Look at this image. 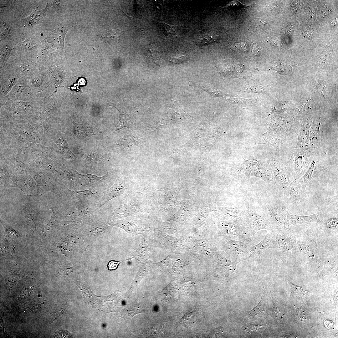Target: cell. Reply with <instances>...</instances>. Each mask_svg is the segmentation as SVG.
Segmentation results:
<instances>
[{
  "mask_svg": "<svg viewBox=\"0 0 338 338\" xmlns=\"http://www.w3.org/2000/svg\"><path fill=\"white\" fill-rule=\"evenodd\" d=\"M317 149L310 147L297 148L289 152L287 159V168L294 181L300 178L306 172L317 153Z\"/></svg>",
  "mask_w": 338,
  "mask_h": 338,
  "instance_id": "obj_1",
  "label": "cell"
},
{
  "mask_svg": "<svg viewBox=\"0 0 338 338\" xmlns=\"http://www.w3.org/2000/svg\"><path fill=\"white\" fill-rule=\"evenodd\" d=\"M0 101L19 100L25 101H39L32 92L28 79L21 77L4 98Z\"/></svg>",
  "mask_w": 338,
  "mask_h": 338,
  "instance_id": "obj_2",
  "label": "cell"
},
{
  "mask_svg": "<svg viewBox=\"0 0 338 338\" xmlns=\"http://www.w3.org/2000/svg\"><path fill=\"white\" fill-rule=\"evenodd\" d=\"M272 168L275 182L278 187L284 192L291 182L290 175L287 167L276 157H272L269 161Z\"/></svg>",
  "mask_w": 338,
  "mask_h": 338,
  "instance_id": "obj_3",
  "label": "cell"
},
{
  "mask_svg": "<svg viewBox=\"0 0 338 338\" xmlns=\"http://www.w3.org/2000/svg\"><path fill=\"white\" fill-rule=\"evenodd\" d=\"M28 80L32 92L37 98L38 94L41 92H45L52 84L49 70L43 72L36 71Z\"/></svg>",
  "mask_w": 338,
  "mask_h": 338,
  "instance_id": "obj_4",
  "label": "cell"
},
{
  "mask_svg": "<svg viewBox=\"0 0 338 338\" xmlns=\"http://www.w3.org/2000/svg\"><path fill=\"white\" fill-rule=\"evenodd\" d=\"M325 120L323 116H315L311 119L310 129L309 147L317 148L322 141L323 136V126Z\"/></svg>",
  "mask_w": 338,
  "mask_h": 338,
  "instance_id": "obj_5",
  "label": "cell"
},
{
  "mask_svg": "<svg viewBox=\"0 0 338 338\" xmlns=\"http://www.w3.org/2000/svg\"><path fill=\"white\" fill-rule=\"evenodd\" d=\"M305 191L298 182L294 181L288 186L284 193L289 203L295 207L305 201Z\"/></svg>",
  "mask_w": 338,
  "mask_h": 338,
  "instance_id": "obj_6",
  "label": "cell"
},
{
  "mask_svg": "<svg viewBox=\"0 0 338 338\" xmlns=\"http://www.w3.org/2000/svg\"><path fill=\"white\" fill-rule=\"evenodd\" d=\"M327 169L322 164L321 158L316 153L312 159L308 169L304 174L299 179L298 182L303 189L305 190L306 186L314 176Z\"/></svg>",
  "mask_w": 338,
  "mask_h": 338,
  "instance_id": "obj_7",
  "label": "cell"
},
{
  "mask_svg": "<svg viewBox=\"0 0 338 338\" xmlns=\"http://www.w3.org/2000/svg\"><path fill=\"white\" fill-rule=\"evenodd\" d=\"M216 67L220 76L225 78L233 77L236 72H240L243 69L241 63L232 59L222 61Z\"/></svg>",
  "mask_w": 338,
  "mask_h": 338,
  "instance_id": "obj_8",
  "label": "cell"
},
{
  "mask_svg": "<svg viewBox=\"0 0 338 338\" xmlns=\"http://www.w3.org/2000/svg\"><path fill=\"white\" fill-rule=\"evenodd\" d=\"M311 119L308 118L300 123L297 124L295 134L298 136V141L295 148L308 147L310 142V129Z\"/></svg>",
  "mask_w": 338,
  "mask_h": 338,
  "instance_id": "obj_9",
  "label": "cell"
},
{
  "mask_svg": "<svg viewBox=\"0 0 338 338\" xmlns=\"http://www.w3.org/2000/svg\"><path fill=\"white\" fill-rule=\"evenodd\" d=\"M284 228L282 232L278 233L275 237H273L276 248H278L283 251H288L292 249L296 243V238L289 230Z\"/></svg>",
  "mask_w": 338,
  "mask_h": 338,
  "instance_id": "obj_10",
  "label": "cell"
},
{
  "mask_svg": "<svg viewBox=\"0 0 338 338\" xmlns=\"http://www.w3.org/2000/svg\"><path fill=\"white\" fill-rule=\"evenodd\" d=\"M272 248H276L274 240L272 236L267 235L258 244L249 248V255L246 259L248 260L259 259L265 250Z\"/></svg>",
  "mask_w": 338,
  "mask_h": 338,
  "instance_id": "obj_11",
  "label": "cell"
},
{
  "mask_svg": "<svg viewBox=\"0 0 338 338\" xmlns=\"http://www.w3.org/2000/svg\"><path fill=\"white\" fill-rule=\"evenodd\" d=\"M251 174L262 178L268 183H275L274 177L269 162L259 165L256 170L252 171Z\"/></svg>",
  "mask_w": 338,
  "mask_h": 338,
  "instance_id": "obj_12",
  "label": "cell"
},
{
  "mask_svg": "<svg viewBox=\"0 0 338 338\" xmlns=\"http://www.w3.org/2000/svg\"><path fill=\"white\" fill-rule=\"evenodd\" d=\"M319 217V215L318 213L308 216H300L297 215H292L287 212V226L288 227L291 225L310 223L317 220Z\"/></svg>",
  "mask_w": 338,
  "mask_h": 338,
  "instance_id": "obj_13",
  "label": "cell"
},
{
  "mask_svg": "<svg viewBox=\"0 0 338 338\" xmlns=\"http://www.w3.org/2000/svg\"><path fill=\"white\" fill-rule=\"evenodd\" d=\"M126 189L122 185L115 184L105 192L99 205L100 208L109 200L125 193Z\"/></svg>",
  "mask_w": 338,
  "mask_h": 338,
  "instance_id": "obj_14",
  "label": "cell"
},
{
  "mask_svg": "<svg viewBox=\"0 0 338 338\" xmlns=\"http://www.w3.org/2000/svg\"><path fill=\"white\" fill-rule=\"evenodd\" d=\"M68 30L62 27L56 28L51 32L48 40L57 48L64 49V38Z\"/></svg>",
  "mask_w": 338,
  "mask_h": 338,
  "instance_id": "obj_15",
  "label": "cell"
},
{
  "mask_svg": "<svg viewBox=\"0 0 338 338\" xmlns=\"http://www.w3.org/2000/svg\"><path fill=\"white\" fill-rule=\"evenodd\" d=\"M111 225L122 228L130 233L137 234L141 232L143 230L135 223L129 220H115L110 223Z\"/></svg>",
  "mask_w": 338,
  "mask_h": 338,
  "instance_id": "obj_16",
  "label": "cell"
},
{
  "mask_svg": "<svg viewBox=\"0 0 338 338\" xmlns=\"http://www.w3.org/2000/svg\"><path fill=\"white\" fill-rule=\"evenodd\" d=\"M287 212L280 207H271L269 208V214L274 221L284 228H288L287 224Z\"/></svg>",
  "mask_w": 338,
  "mask_h": 338,
  "instance_id": "obj_17",
  "label": "cell"
},
{
  "mask_svg": "<svg viewBox=\"0 0 338 338\" xmlns=\"http://www.w3.org/2000/svg\"><path fill=\"white\" fill-rule=\"evenodd\" d=\"M148 237L144 236L141 242L134 252L135 256L140 259H143L147 258L150 251V246L148 243Z\"/></svg>",
  "mask_w": 338,
  "mask_h": 338,
  "instance_id": "obj_18",
  "label": "cell"
},
{
  "mask_svg": "<svg viewBox=\"0 0 338 338\" xmlns=\"http://www.w3.org/2000/svg\"><path fill=\"white\" fill-rule=\"evenodd\" d=\"M189 85L198 87L207 92L211 96L215 97L222 96L228 94L224 92L217 89L211 88L203 84L197 83L193 80H190L188 82Z\"/></svg>",
  "mask_w": 338,
  "mask_h": 338,
  "instance_id": "obj_19",
  "label": "cell"
},
{
  "mask_svg": "<svg viewBox=\"0 0 338 338\" xmlns=\"http://www.w3.org/2000/svg\"><path fill=\"white\" fill-rule=\"evenodd\" d=\"M240 161L239 166L237 168L238 171L242 172L245 176L249 177L251 171L255 169L258 166V163L252 161L246 160L243 157Z\"/></svg>",
  "mask_w": 338,
  "mask_h": 338,
  "instance_id": "obj_20",
  "label": "cell"
},
{
  "mask_svg": "<svg viewBox=\"0 0 338 338\" xmlns=\"http://www.w3.org/2000/svg\"><path fill=\"white\" fill-rule=\"evenodd\" d=\"M136 209L132 206L124 204L120 206L115 210L114 215L118 218L125 217L133 215Z\"/></svg>",
  "mask_w": 338,
  "mask_h": 338,
  "instance_id": "obj_21",
  "label": "cell"
},
{
  "mask_svg": "<svg viewBox=\"0 0 338 338\" xmlns=\"http://www.w3.org/2000/svg\"><path fill=\"white\" fill-rule=\"evenodd\" d=\"M297 246L300 251L311 258L315 261L318 262L317 254L314 248L309 243L302 242L297 244Z\"/></svg>",
  "mask_w": 338,
  "mask_h": 338,
  "instance_id": "obj_22",
  "label": "cell"
},
{
  "mask_svg": "<svg viewBox=\"0 0 338 338\" xmlns=\"http://www.w3.org/2000/svg\"><path fill=\"white\" fill-rule=\"evenodd\" d=\"M45 9L36 8L25 20V25H31L37 23L43 17Z\"/></svg>",
  "mask_w": 338,
  "mask_h": 338,
  "instance_id": "obj_23",
  "label": "cell"
},
{
  "mask_svg": "<svg viewBox=\"0 0 338 338\" xmlns=\"http://www.w3.org/2000/svg\"><path fill=\"white\" fill-rule=\"evenodd\" d=\"M265 312L264 301L262 298L258 305L251 310L248 311V316L249 318L261 317Z\"/></svg>",
  "mask_w": 338,
  "mask_h": 338,
  "instance_id": "obj_24",
  "label": "cell"
},
{
  "mask_svg": "<svg viewBox=\"0 0 338 338\" xmlns=\"http://www.w3.org/2000/svg\"><path fill=\"white\" fill-rule=\"evenodd\" d=\"M118 30H105L103 33L98 35L107 43L111 44L117 38L118 35L116 31Z\"/></svg>",
  "mask_w": 338,
  "mask_h": 338,
  "instance_id": "obj_25",
  "label": "cell"
},
{
  "mask_svg": "<svg viewBox=\"0 0 338 338\" xmlns=\"http://www.w3.org/2000/svg\"><path fill=\"white\" fill-rule=\"evenodd\" d=\"M273 69L280 74L283 75L288 74L292 71V68L289 65H285L279 62L274 64Z\"/></svg>",
  "mask_w": 338,
  "mask_h": 338,
  "instance_id": "obj_26",
  "label": "cell"
},
{
  "mask_svg": "<svg viewBox=\"0 0 338 338\" xmlns=\"http://www.w3.org/2000/svg\"><path fill=\"white\" fill-rule=\"evenodd\" d=\"M1 223L4 228L7 237L10 238H15L18 236V233L11 226L2 220H1Z\"/></svg>",
  "mask_w": 338,
  "mask_h": 338,
  "instance_id": "obj_27",
  "label": "cell"
},
{
  "mask_svg": "<svg viewBox=\"0 0 338 338\" xmlns=\"http://www.w3.org/2000/svg\"><path fill=\"white\" fill-rule=\"evenodd\" d=\"M288 283L290 286L293 292L296 294L299 295H304L308 292L305 288V285L299 286L295 285L289 280H288Z\"/></svg>",
  "mask_w": 338,
  "mask_h": 338,
  "instance_id": "obj_28",
  "label": "cell"
},
{
  "mask_svg": "<svg viewBox=\"0 0 338 338\" xmlns=\"http://www.w3.org/2000/svg\"><path fill=\"white\" fill-rule=\"evenodd\" d=\"M189 58L188 53L184 51L179 54L175 57L171 58L170 61L175 64L181 63L187 60Z\"/></svg>",
  "mask_w": 338,
  "mask_h": 338,
  "instance_id": "obj_29",
  "label": "cell"
},
{
  "mask_svg": "<svg viewBox=\"0 0 338 338\" xmlns=\"http://www.w3.org/2000/svg\"><path fill=\"white\" fill-rule=\"evenodd\" d=\"M247 92H254L258 93H264L266 92L265 89L262 85L257 84L248 86L245 89Z\"/></svg>",
  "mask_w": 338,
  "mask_h": 338,
  "instance_id": "obj_30",
  "label": "cell"
},
{
  "mask_svg": "<svg viewBox=\"0 0 338 338\" xmlns=\"http://www.w3.org/2000/svg\"><path fill=\"white\" fill-rule=\"evenodd\" d=\"M266 327V326L262 325H252L248 326L244 330L249 334L251 333H259L264 330Z\"/></svg>",
  "mask_w": 338,
  "mask_h": 338,
  "instance_id": "obj_31",
  "label": "cell"
},
{
  "mask_svg": "<svg viewBox=\"0 0 338 338\" xmlns=\"http://www.w3.org/2000/svg\"><path fill=\"white\" fill-rule=\"evenodd\" d=\"M338 219L337 216H335L328 218L325 221V225L326 228L329 229H334L338 227Z\"/></svg>",
  "mask_w": 338,
  "mask_h": 338,
  "instance_id": "obj_32",
  "label": "cell"
},
{
  "mask_svg": "<svg viewBox=\"0 0 338 338\" xmlns=\"http://www.w3.org/2000/svg\"><path fill=\"white\" fill-rule=\"evenodd\" d=\"M11 49L8 46H6L1 49V61L5 64L9 57Z\"/></svg>",
  "mask_w": 338,
  "mask_h": 338,
  "instance_id": "obj_33",
  "label": "cell"
},
{
  "mask_svg": "<svg viewBox=\"0 0 338 338\" xmlns=\"http://www.w3.org/2000/svg\"><path fill=\"white\" fill-rule=\"evenodd\" d=\"M221 98L231 103L239 104L245 102H249L250 100L233 97H221Z\"/></svg>",
  "mask_w": 338,
  "mask_h": 338,
  "instance_id": "obj_34",
  "label": "cell"
},
{
  "mask_svg": "<svg viewBox=\"0 0 338 338\" xmlns=\"http://www.w3.org/2000/svg\"><path fill=\"white\" fill-rule=\"evenodd\" d=\"M54 336L55 338H69L71 337V336L68 331L63 330L56 332Z\"/></svg>",
  "mask_w": 338,
  "mask_h": 338,
  "instance_id": "obj_35",
  "label": "cell"
},
{
  "mask_svg": "<svg viewBox=\"0 0 338 338\" xmlns=\"http://www.w3.org/2000/svg\"><path fill=\"white\" fill-rule=\"evenodd\" d=\"M124 261V260L120 261H110L109 262L108 264V269L110 270H114L116 269L118 267L119 264Z\"/></svg>",
  "mask_w": 338,
  "mask_h": 338,
  "instance_id": "obj_36",
  "label": "cell"
},
{
  "mask_svg": "<svg viewBox=\"0 0 338 338\" xmlns=\"http://www.w3.org/2000/svg\"><path fill=\"white\" fill-rule=\"evenodd\" d=\"M236 44V47L239 50L246 51L248 49V45L246 43L243 42Z\"/></svg>",
  "mask_w": 338,
  "mask_h": 338,
  "instance_id": "obj_37",
  "label": "cell"
},
{
  "mask_svg": "<svg viewBox=\"0 0 338 338\" xmlns=\"http://www.w3.org/2000/svg\"><path fill=\"white\" fill-rule=\"evenodd\" d=\"M195 310L192 312L186 313L182 317V319L185 321H187L191 317V316L195 313Z\"/></svg>",
  "mask_w": 338,
  "mask_h": 338,
  "instance_id": "obj_38",
  "label": "cell"
}]
</instances>
